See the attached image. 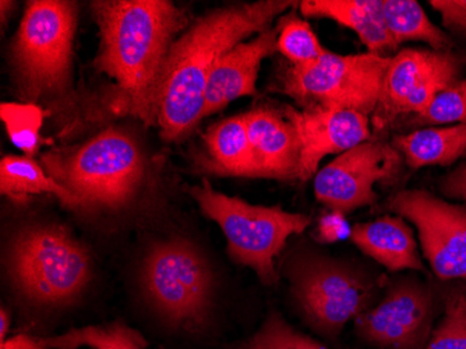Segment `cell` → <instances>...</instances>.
I'll list each match as a JSON object with an SVG mask.
<instances>
[{"instance_id": "cell-1", "label": "cell", "mask_w": 466, "mask_h": 349, "mask_svg": "<svg viewBox=\"0 0 466 349\" xmlns=\"http://www.w3.org/2000/svg\"><path fill=\"white\" fill-rule=\"evenodd\" d=\"M295 2L260 0L209 10L169 49L156 98V125L167 143L192 135L204 119L207 84L228 51L271 27Z\"/></svg>"}, {"instance_id": "cell-2", "label": "cell", "mask_w": 466, "mask_h": 349, "mask_svg": "<svg viewBox=\"0 0 466 349\" xmlns=\"http://www.w3.org/2000/svg\"><path fill=\"white\" fill-rule=\"evenodd\" d=\"M91 10L101 36L96 70L117 84L127 112L153 125L165 60L187 13L167 0H98Z\"/></svg>"}, {"instance_id": "cell-3", "label": "cell", "mask_w": 466, "mask_h": 349, "mask_svg": "<svg viewBox=\"0 0 466 349\" xmlns=\"http://www.w3.org/2000/svg\"><path fill=\"white\" fill-rule=\"evenodd\" d=\"M42 167L87 210H119L132 203L147 172L137 141L116 128L77 146L46 152Z\"/></svg>"}, {"instance_id": "cell-4", "label": "cell", "mask_w": 466, "mask_h": 349, "mask_svg": "<svg viewBox=\"0 0 466 349\" xmlns=\"http://www.w3.org/2000/svg\"><path fill=\"white\" fill-rule=\"evenodd\" d=\"M77 4L69 0L28 2L10 46V67L18 93L30 104L63 97L70 87Z\"/></svg>"}, {"instance_id": "cell-5", "label": "cell", "mask_w": 466, "mask_h": 349, "mask_svg": "<svg viewBox=\"0 0 466 349\" xmlns=\"http://www.w3.org/2000/svg\"><path fill=\"white\" fill-rule=\"evenodd\" d=\"M187 191L203 214L221 228L230 259L253 270L264 285L279 281L275 259L288 239L305 232L311 222L308 215L288 212L279 206H254L230 198L216 190L207 180Z\"/></svg>"}, {"instance_id": "cell-6", "label": "cell", "mask_w": 466, "mask_h": 349, "mask_svg": "<svg viewBox=\"0 0 466 349\" xmlns=\"http://www.w3.org/2000/svg\"><path fill=\"white\" fill-rule=\"evenodd\" d=\"M7 266L18 293L39 304L75 301L91 278L87 249L57 225H34L18 232Z\"/></svg>"}, {"instance_id": "cell-7", "label": "cell", "mask_w": 466, "mask_h": 349, "mask_svg": "<svg viewBox=\"0 0 466 349\" xmlns=\"http://www.w3.org/2000/svg\"><path fill=\"white\" fill-rule=\"evenodd\" d=\"M391 56L338 55L326 51L305 65H290L281 76V88L306 108L347 109L370 117L376 111Z\"/></svg>"}, {"instance_id": "cell-8", "label": "cell", "mask_w": 466, "mask_h": 349, "mask_svg": "<svg viewBox=\"0 0 466 349\" xmlns=\"http://www.w3.org/2000/svg\"><path fill=\"white\" fill-rule=\"evenodd\" d=\"M143 287L154 308L177 327L198 332L213 306L214 275L190 241L172 238L153 246L143 266Z\"/></svg>"}, {"instance_id": "cell-9", "label": "cell", "mask_w": 466, "mask_h": 349, "mask_svg": "<svg viewBox=\"0 0 466 349\" xmlns=\"http://www.w3.org/2000/svg\"><path fill=\"white\" fill-rule=\"evenodd\" d=\"M289 278L300 313L327 337H337L348 323L368 311L376 293L370 278L331 257H303L293 264Z\"/></svg>"}, {"instance_id": "cell-10", "label": "cell", "mask_w": 466, "mask_h": 349, "mask_svg": "<svg viewBox=\"0 0 466 349\" xmlns=\"http://www.w3.org/2000/svg\"><path fill=\"white\" fill-rule=\"evenodd\" d=\"M461 65L460 57L451 51L397 52L384 77L374 125L384 128L404 115L423 114L440 93L458 83Z\"/></svg>"}, {"instance_id": "cell-11", "label": "cell", "mask_w": 466, "mask_h": 349, "mask_svg": "<svg viewBox=\"0 0 466 349\" xmlns=\"http://www.w3.org/2000/svg\"><path fill=\"white\" fill-rule=\"evenodd\" d=\"M389 209L415 225L421 253L437 278L466 280V206L408 189L392 196Z\"/></svg>"}, {"instance_id": "cell-12", "label": "cell", "mask_w": 466, "mask_h": 349, "mask_svg": "<svg viewBox=\"0 0 466 349\" xmlns=\"http://www.w3.org/2000/svg\"><path fill=\"white\" fill-rule=\"evenodd\" d=\"M402 156L391 144L368 140L338 156L314 177L317 200L331 211L350 214L377 200L374 186L397 177Z\"/></svg>"}, {"instance_id": "cell-13", "label": "cell", "mask_w": 466, "mask_h": 349, "mask_svg": "<svg viewBox=\"0 0 466 349\" xmlns=\"http://www.w3.org/2000/svg\"><path fill=\"white\" fill-rule=\"evenodd\" d=\"M431 288L415 278L392 283L374 308L355 319L356 334L380 349H425L433 334Z\"/></svg>"}, {"instance_id": "cell-14", "label": "cell", "mask_w": 466, "mask_h": 349, "mask_svg": "<svg viewBox=\"0 0 466 349\" xmlns=\"http://www.w3.org/2000/svg\"><path fill=\"white\" fill-rule=\"evenodd\" d=\"M282 111L295 125L302 144L300 182L316 177L326 157L341 156L371 138L369 117L356 111L292 105H285Z\"/></svg>"}, {"instance_id": "cell-15", "label": "cell", "mask_w": 466, "mask_h": 349, "mask_svg": "<svg viewBox=\"0 0 466 349\" xmlns=\"http://www.w3.org/2000/svg\"><path fill=\"white\" fill-rule=\"evenodd\" d=\"M253 156L256 180H300L302 144L295 125L271 105H258L243 114Z\"/></svg>"}, {"instance_id": "cell-16", "label": "cell", "mask_w": 466, "mask_h": 349, "mask_svg": "<svg viewBox=\"0 0 466 349\" xmlns=\"http://www.w3.org/2000/svg\"><path fill=\"white\" fill-rule=\"evenodd\" d=\"M277 41L279 30L275 26L240 42L218 60L207 84L203 118L217 114L235 99L258 93L261 62L279 51Z\"/></svg>"}, {"instance_id": "cell-17", "label": "cell", "mask_w": 466, "mask_h": 349, "mask_svg": "<svg viewBox=\"0 0 466 349\" xmlns=\"http://www.w3.org/2000/svg\"><path fill=\"white\" fill-rule=\"evenodd\" d=\"M350 238L353 245L389 272H426L412 228L402 217L386 215L376 221L356 224Z\"/></svg>"}, {"instance_id": "cell-18", "label": "cell", "mask_w": 466, "mask_h": 349, "mask_svg": "<svg viewBox=\"0 0 466 349\" xmlns=\"http://www.w3.org/2000/svg\"><path fill=\"white\" fill-rule=\"evenodd\" d=\"M300 15L329 18L350 28L370 54L390 57L397 51L384 21L383 0H303Z\"/></svg>"}, {"instance_id": "cell-19", "label": "cell", "mask_w": 466, "mask_h": 349, "mask_svg": "<svg viewBox=\"0 0 466 349\" xmlns=\"http://www.w3.org/2000/svg\"><path fill=\"white\" fill-rule=\"evenodd\" d=\"M204 154L198 159L203 172L216 177L256 180L253 156L243 115L218 120L203 135Z\"/></svg>"}, {"instance_id": "cell-20", "label": "cell", "mask_w": 466, "mask_h": 349, "mask_svg": "<svg viewBox=\"0 0 466 349\" xmlns=\"http://www.w3.org/2000/svg\"><path fill=\"white\" fill-rule=\"evenodd\" d=\"M392 146L400 151L408 167H446L466 154V123L449 128H418L398 136Z\"/></svg>"}, {"instance_id": "cell-21", "label": "cell", "mask_w": 466, "mask_h": 349, "mask_svg": "<svg viewBox=\"0 0 466 349\" xmlns=\"http://www.w3.org/2000/svg\"><path fill=\"white\" fill-rule=\"evenodd\" d=\"M0 191L10 200L21 204L35 194H51L65 207L83 209V204L67 189L46 172L31 157L6 156L0 162Z\"/></svg>"}, {"instance_id": "cell-22", "label": "cell", "mask_w": 466, "mask_h": 349, "mask_svg": "<svg viewBox=\"0 0 466 349\" xmlns=\"http://www.w3.org/2000/svg\"><path fill=\"white\" fill-rule=\"evenodd\" d=\"M384 21L395 46L410 41L425 42L433 51L450 52L452 41L431 23L416 0H383Z\"/></svg>"}, {"instance_id": "cell-23", "label": "cell", "mask_w": 466, "mask_h": 349, "mask_svg": "<svg viewBox=\"0 0 466 349\" xmlns=\"http://www.w3.org/2000/svg\"><path fill=\"white\" fill-rule=\"evenodd\" d=\"M41 341L51 349H77L80 346L93 349H146L148 345L137 330L122 322L72 329L56 337L41 338Z\"/></svg>"}, {"instance_id": "cell-24", "label": "cell", "mask_w": 466, "mask_h": 349, "mask_svg": "<svg viewBox=\"0 0 466 349\" xmlns=\"http://www.w3.org/2000/svg\"><path fill=\"white\" fill-rule=\"evenodd\" d=\"M44 111L30 102H4L0 107V118L6 126L10 140L27 157L35 154L41 146V128L44 125Z\"/></svg>"}, {"instance_id": "cell-25", "label": "cell", "mask_w": 466, "mask_h": 349, "mask_svg": "<svg viewBox=\"0 0 466 349\" xmlns=\"http://www.w3.org/2000/svg\"><path fill=\"white\" fill-rule=\"evenodd\" d=\"M277 30L279 51L289 60L290 65L313 62L327 51L311 30L310 25L293 13L279 18Z\"/></svg>"}, {"instance_id": "cell-26", "label": "cell", "mask_w": 466, "mask_h": 349, "mask_svg": "<svg viewBox=\"0 0 466 349\" xmlns=\"http://www.w3.org/2000/svg\"><path fill=\"white\" fill-rule=\"evenodd\" d=\"M444 313L425 349H466V285L444 293Z\"/></svg>"}, {"instance_id": "cell-27", "label": "cell", "mask_w": 466, "mask_h": 349, "mask_svg": "<svg viewBox=\"0 0 466 349\" xmlns=\"http://www.w3.org/2000/svg\"><path fill=\"white\" fill-rule=\"evenodd\" d=\"M235 349H329L319 341L298 332L279 312H272L260 329Z\"/></svg>"}, {"instance_id": "cell-28", "label": "cell", "mask_w": 466, "mask_h": 349, "mask_svg": "<svg viewBox=\"0 0 466 349\" xmlns=\"http://www.w3.org/2000/svg\"><path fill=\"white\" fill-rule=\"evenodd\" d=\"M419 125H463L466 123V78L440 93L423 114L416 117Z\"/></svg>"}, {"instance_id": "cell-29", "label": "cell", "mask_w": 466, "mask_h": 349, "mask_svg": "<svg viewBox=\"0 0 466 349\" xmlns=\"http://www.w3.org/2000/svg\"><path fill=\"white\" fill-rule=\"evenodd\" d=\"M431 5L441 15L444 27L466 36V0H431Z\"/></svg>"}, {"instance_id": "cell-30", "label": "cell", "mask_w": 466, "mask_h": 349, "mask_svg": "<svg viewBox=\"0 0 466 349\" xmlns=\"http://www.w3.org/2000/svg\"><path fill=\"white\" fill-rule=\"evenodd\" d=\"M350 231L352 228L348 225L345 215L342 212L331 211L319 221L317 239L324 243L339 242L350 236Z\"/></svg>"}, {"instance_id": "cell-31", "label": "cell", "mask_w": 466, "mask_h": 349, "mask_svg": "<svg viewBox=\"0 0 466 349\" xmlns=\"http://www.w3.org/2000/svg\"><path fill=\"white\" fill-rule=\"evenodd\" d=\"M439 189L447 199L466 203V161L447 173L446 177L441 178Z\"/></svg>"}, {"instance_id": "cell-32", "label": "cell", "mask_w": 466, "mask_h": 349, "mask_svg": "<svg viewBox=\"0 0 466 349\" xmlns=\"http://www.w3.org/2000/svg\"><path fill=\"white\" fill-rule=\"evenodd\" d=\"M0 349H51L42 344L41 338L20 334L0 343Z\"/></svg>"}, {"instance_id": "cell-33", "label": "cell", "mask_w": 466, "mask_h": 349, "mask_svg": "<svg viewBox=\"0 0 466 349\" xmlns=\"http://www.w3.org/2000/svg\"><path fill=\"white\" fill-rule=\"evenodd\" d=\"M9 329L10 314L7 313L6 309L2 308V311H0V343L6 340V334Z\"/></svg>"}]
</instances>
